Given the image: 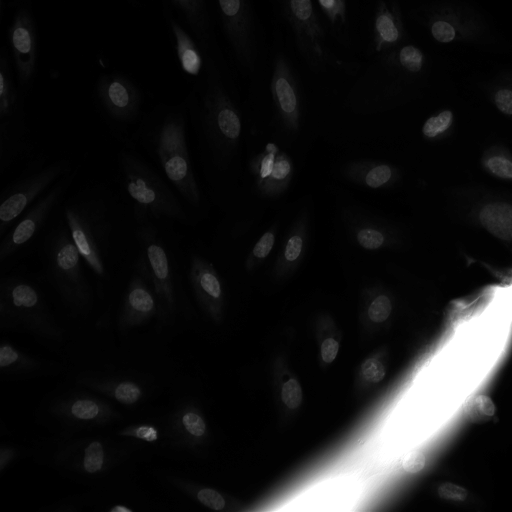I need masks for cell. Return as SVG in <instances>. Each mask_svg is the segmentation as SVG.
<instances>
[{
	"mask_svg": "<svg viewBox=\"0 0 512 512\" xmlns=\"http://www.w3.org/2000/svg\"><path fill=\"white\" fill-rule=\"evenodd\" d=\"M188 122L184 102L161 103L144 116L136 139L185 205L200 213L202 193L189 152Z\"/></svg>",
	"mask_w": 512,
	"mask_h": 512,
	"instance_id": "cell-1",
	"label": "cell"
},
{
	"mask_svg": "<svg viewBox=\"0 0 512 512\" xmlns=\"http://www.w3.org/2000/svg\"><path fill=\"white\" fill-rule=\"evenodd\" d=\"M183 102L200 144L204 165L208 171L222 172L240 138L242 123L213 60L207 63L204 77L194 84Z\"/></svg>",
	"mask_w": 512,
	"mask_h": 512,
	"instance_id": "cell-2",
	"label": "cell"
},
{
	"mask_svg": "<svg viewBox=\"0 0 512 512\" xmlns=\"http://www.w3.org/2000/svg\"><path fill=\"white\" fill-rule=\"evenodd\" d=\"M117 160L136 223L165 219L183 225L193 224L194 213L158 169L132 146L121 148Z\"/></svg>",
	"mask_w": 512,
	"mask_h": 512,
	"instance_id": "cell-3",
	"label": "cell"
},
{
	"mask_svg": "<svg viewBox=\"0 0 512 512\" xmlns=\"http://www.w3.org/2000/svg\"><path fill=\"white\" fill-rule=\"evenodd\" d=\"M65 224L85 264L101 279H107L106 256L111 224L103 196L86 194L64 206Z\"/></svg>",
	"mask_w": 512,
	"mask_h": 512,
	"instance_id": "cell-4",
	"label": "cell"
},
{
	"mask_svg": "<svg viewBox=\"0 0 512 512\" xmlns=\"http://www.w3.org/2000/svg\"><path fill=\"white\" fill-rule=\"evenodd\" d=\"M72 171L65 158L37 155L30 159L19 176L1 193L0 237L59 179Z\"/></svg>",
	"mask_w": 512,
	"mask_h": 512,
	"instance_id": "cell-5",
	"label": "cell"
},
{
	"mask_svg": "<svg viewBox=\"0 0 512 512\" xmlns=\"http://www.w3.org/2000/svg\"><path fill=\"white\" fill-rule=\"evenodd\" d=\"M420 20L430 37L440 44L490 45L493 30L478 10L457 0H436L423 6Z\"/></svg>",
	"mask_w": 512,
	"mask_h": 512,
	"instance_id": "cell-6",
	"label": "cell"
},
{
	"mask_svg": "<svg viewBox=\"0 0 512 512\" xmlns=\"http://www.w3.org/2000/svg\"><path fill=\"white\" fill-rule=\"evenodd\" d=\"M82 261L66 224L54 230L46 245V277L63 301L79 313L86 312L92 303Z\"/></svg>",
	"mask_w": 512,
	"mask_h": 512,
	"instance_id": "cell-7",
	"label": "cell"
},
{
	"mask_svg": "<svg viewBox=\"0 0 512 512\" xmlns=\"http://www.w3.org/2000/svg\"><path fill=\"white\" fill-rule=\"evenodd\" d=\"M10 56L0 55V173L28 153L30 128Z\"/></svg>",
	"mask_w": 512,
	"mask_h": 512,
	"instance_id": "cell-8",
	"label": "cell"
},
{
	"mask_svg": "<svg viewBox=\"0 0 512 512\" xmlns=\"http://www.w3.org/2000/svg\"><path fill=\"white\" fill-rule=\"evenodd\" d=\"M0 317L7 327H22L49 340H59L61 329L55 324L38 288L17 276L0 281Z\"/></svg>",
	"mask_w": 512,
	"mask_h": 512,
	"instance_id": "cell-9",
	"label": "cell"
},
{
	"mask_svg": "<svg viewBox=\"0 0 512 512\" xmlns=\"http://www.w3.org/2000/svg\"><path fill=\"white\" fill-rule=\"evenodd\" d=\"M278 5L299 53L311 70L325 72L329 68H349L347 62L339 59L328 46L325 29L312 0H278Z\"/></svg>",
	"mask_w": 512,
	"mask_h": 512,
	"instance_id": "cell-10",
	"label": "cell"
},
{
	"mask_svg": "<svg viewBox=\"0 0 512 512\" xmlns=\"http://www.w3.org/2000/svg\"><path fill=\"white\" fill-rule=\"evenodd\" d=\"M137 225L139 252L134 264L143 271L155 293L159 320L169 323L175 318L178 307L170 257L154 221L146 219Z\"/></svg>",
	"mask_w": 512,
	"mask_h": 512,
	"instance_id": "cell-11",
	"label": "cell"
},
{
	"mask_svg": "<svg viewBox=\"0 0 512 512\" xmlns=\"http://www.w3.org/2000/svg\"><path fill=\"white\" fill-rule=\"evenodd\" d=\"M14 11L8 29L10 58L23 95L35 80L38 63L37 26L31 0H13Z\"/></svg>",
	"mask_w": 512,
	"mask_h": 512,
	"instance_id": "cell-12",
	"label": "cell"
},
{
	"mask_svg": "<svg viewBox=\"0 0 512 512\" xmlns=\"http://www.w3.org/2000/svg\"><path fill=\"white\" fill-rule=\"evenodd\" d=\"M75 177L72 171L59 179L15 222L0 241V262L18 253L40 232L48 217L64 198Z\"/></svg>",
	"mask_w": 512,
	"mask_h": 512,
	"instance_id": "cell-13",
	"label": "cell"
},
{
	"mask_svg": "<svg viewBox=\"0 0 512 512\" xmlns=\"http://www.w3.org/2000/svg\"><path fill=\"white\" fill-rule=\"evenodd\" d=\"M216 1L225 37L238 65L254 72L257 48L250 0Z\"/></svg>",
	"mask_w": 512,
	"mask_h": 512,
	"instance_id": "cell-14",
	"label": "cell"
},
{
	"mask_svg": "<svg viewBox=\"0 0 512 512\" xmlns=\"http://www.w3.org/2000/svg\"><path fill=\"white\" fill-rule=\"evenodd\" d=\"M94 94L97 104L113 123L127 125L140 119L142 93L127 75L119 72L100 75L95 83Z\"/></svg>",
	"mask_w": 512,
	"mask_h": 512,
	"instance_id": "cell-15",
	"label": "cell"
},
{
	"mask_svg": "<svg viewBox=\"0 0 512 512\" xmlns=\"http://www.w3.org/2000/svg\"><path fill=\"white\" fill-rule=\"evenodd\" d=\"M133 270L119 314L118 323L121 330L138 327L159 316L158 302L147 277L135 264Z\"/></svg>",
	"mask_w": 512,
	"mask_h": 512,
	"instance_id": "cell-16",
	"label": "cell"
},
{
	"mask_svg": "<svg viewBox=\"0 0 512 512\" xmlns=\"http://www.w3.org/2000/svg\"><path fill=\"white\" fill-rule=\"evenodd\" d=\"M270 88L284 122L291 127L297 126L300 115L299 89L293 67L283 52H278L274 57Z\"/></svg>",
	"mask_w": 512,
	"mask_h": 512,
	"instance_id": "cell-17",
	"label": "cell"
},
{
	"mask_svg": "<svg viewBox=\"0 0 512 512\" xmlns=\"http://www.w3.org/2000/svg\"><path fill=\"white\" fill-rule=\"evenodd\" d=\"M407 35L399 3L396 0H378L375 7L371 52L377 56L406 43Z\"/></svg>",
	"mask_w": 512,
	"mask_h": 512,
	"instance_id": "cell-18",
	"label": "cell"
},
{
	"mask_svg": "<svg viewBox=\"0 0 512 512\" xmlns=\"http://www.w3.org/2000/svg\"><path fill=\"white\" fill-rule=\"evenodd\" d=\"M188 264V279L197 301L209 313H216L223 290L214 266L198 252L190 253Z\"/></svg>",
	"mask_w": 512,
	"mask_h": 512,
	"instance_id": "cell-19",
	"label": "cell"
},
{
	"mask_svg": "<svg viewBox=\"0 0 512 512\" xmlns=\"http://www.w3.org/2000/svg\"><path fill=\"white\" fill-rule=\"evenodd\" d=\"M161 11L172 36L181 69L190 76H199L204 64L200 44L168 6L162 4Z\"/></svg>",
	"mask_w": 512,
	"mask_h": 512,
	"instance_id": "cell-20",
	"label": "cell"
},
{
	"mask_svg": "<svg viewBox=\"0 0 512 512\" xmlns=\"http://www.w3.org/2000/svg\"><path fill=\"white\" fill-rule=\"evenodd\" d=\"M54 414L81 425H103L121 418L107 402L91 397L77 396L54 406Z\"/></svg>",
	"mask_w": 512,
	"mask_h": 512,
	"instance_id": "cell-21",
	"label": "cell"
},
{
	"mask_svg": "<svg viewBox=\"0 0 512 512\" xmlns=\"http://www.w3.org/2000/svg\"><path fill=\"white\" fill-rule=\"evenodd\" d=\"M193 34L203 51L212 41L211 20L207 0H161Z\"/></svg>",
	"mask_w": 512,
	"mask_h": 512,
	"instance_id": "cell-22",
	"label": "cell"
},
{
	"mask_svg": "<svg viewBox=\"0 0 512 512\" xmlns=\"http://www.w3.org/2000/svg\"><path fill=\"white\" fill-rule=\"evenodd\" d=\"M171 429L174 441L187 449L198 444L207 434L204 417L188 404L183 405L174 414Z\"/></svg>",
	"mask_w": 512,
	"mask_h": 512,
	"instance_id": "cell-23",
	"label": "cell"
},
{
	"mask_svg": "<svg viewBox=\"0 0 512 512\" xmlns=\"http://www.w3.org/2000/svg\"><path fill=\"white\" fill-rule=\"evenodd\" d=\"M481 225L493 236L504 241H512V205L492 202L482 207Z\"/></svg>",
	"mask_w": 512,
	"mask_h": 512,
	"instance_id": "cell-24",
	"label": "cell"
},
{
	"mask_svg": "<svg viewBox=\"0 0 512 512\" xmlns=\"http://www.w3.org/2000/svg\"><path fill=\"white\" fill-rule=\"evenodd\" d=\"M111 453L101 440H91L86 443L81 455L75 459V466L82 472L95 475L104 472L111 464Z\"/></svg>",
	"mask_w": 512,
	"mask_h": 512,
	"instance_id": "cell-25",
	"label": "cell"
},
{
	"mask_svg": "<svg viewBox=\"0 0 512 512\" xmlns=\"http://www.w3.org/2000/svg\"><path fill=\"white\" fill-rule=\"evenodd\" d=\"M334 37L341 43L348 42V14L346 0H318Z\"/></svg>",
	"mask_w": 512,
	"mask_h": 512,
	"instance_id": "cell-26",
	"label": "cell"
},
{
	"mask_svg": "<svg viewBox=\"0 0 512 512\" xmlns=\"http://www.w3.org/2000/svg\"><path fill=\"white\" fill-rule=\"evenodd\" d=\"M39 365L40 363L36 359L15 348L10 343H2L0 348V368L3 373L32 372Z\"/></svg>",
	"mask_w": 512,
	"mask_h": 512,
	"instance_id": "cell-27",
	"label": "cell"
},
{
	"mask_svg": "<svg viewBox=\"0 0 512 512\" xmlns=\"http://www.w3.org/2000/svg\"><path fill=\"white\" fill-rule=\"evenodd\" d=\"M99 389L117 402L127 406L137 404L143 398L145 392L140 383L132 380L100 384Z\"/></svg>",
	"mask_w": 512,
	"mask_h": 512,
	"instance_id": "cell-28",
	"label": "cell"
},
{
	"mask_svg": "<svg viewBox=\"0 0 512 512\" xmlns=\"http://www.w3.org/2000/svg\"><path fill=\"white\" fill-rule=\"evenodd\" d=\"M493 103L507 116H512V71H504L495 76L489 84Z\"/></svg>",
	"mask_w": 512,
	"mask_h": 512,
	"instance_id": "cell-29",
	"label": "cell"
},
{
	"mask_svg": "<svg viewBox=\"0 0 512 512\" xmlns=\"http://www.w3.org/2000/svg\"><path fill=\"white\" fill-rule=\"evenodd\" d=\"M306 235L305 225L298 222L286 240L278 264L293 266L299 262L306 246Z\"/></svg>",
	"mask_w": 512,
	"mask_h": 512,
	"instance_id": "cell-30",
	"label": "cell"
},
{
	"mask_svg": "<svg viewBox=\"0 0 512 512\" xmlns=\"http://www.w3.org/2000/svg\"><path fill=\"white\" fill-rule=\"evenodd\" d=\"M494 413V403L491 398L486 395L474 397L465 406V414L472 422L488 421L494 416Z\"/></svg>",
	"mask_w": 512,
	"mask_h": 512,
	"instance_id": "cell-31",
	"label": "cell"
},
{
	"mask_svg": "<svg viewBox=\"0 0 512 512\" xmlns=\"http://www.w3.org/2000/svg\"><path fill=\"white\" fill-rule=\"evenodd\" d=\"M356 241L365 250L375 251L387 244L386 234L373 226L361 227L355 234Z\"/></svg>",
	"mask_w": 512,
	"mask_h": 512,
	"instance_id": "cell-32",
	"label": "cell"
},
{
	"mask_svg": "<svg viewBox=\"0 0 512 512\" xmlns=\"http://www.w3.org/2000/svg\"><path fill=\"white\" fill-rule=\"evenodd\" d=\"M453 113L443 110L437 115L429 117L422 128L423 135L427 138H435L446 131L452 124Z\"/></svg>",
	"mask_w": 512,
	"mask_h": 512,
	"instance_id": "cell-33",
	"label": "cell"
},
{
	"mask_svg": "<svg viewBox=\"0 0 512 512\" xmlns=\"http://www.w3.org/2000/svg\"><path fill=\"white\" fill-rule=\"evenodd\" d=\"M393 169L387 164H378L370 168L365 176L363 182L370 188H380L387 185L393 178Z\"/></svg>",
	"mask_w": 512,
	"mask_h": 512,
	"instance_id": "cell-34",
	"label": "cell"
},
{
	"mask_svg": "<svg viewBox=\"0 0 512 512\" xmlns=\"http://www.w3.org/2000/svg\"><path fill=\"white\" fill-rule=\"evenodd\" d=\"M120 436L154 443L159 440V430L152 424L131 425L119 432Z\"/></svg>",
	"mask_w": 512,
	"mask_h": 512,
	"instance_id": "cell-35",
	"label": "cell"
},
{
	"mask_svg": "<svg viewBox=\"0 0 512 512\" xmlns=\"http://www.w3.org/2000/svg\"><path fill=\"white\" fill-rule=\"evenodd\" d=\"M486 169L500 179L512 180V160L501 155H494L485 161Z\"/></svg>",
	"mask_w": 512,
	"mask_h": 512,
	"instance_id": "cell-36",
	"label": "cell"
},
{
	"mask_svg": "<svg viewBox=\"0 0 512 512\" xmlns=\"http://www.w3.org/2000/svg\"><path fill=\"white\" fill-rule=\"evenodd\" d=\"M275 244V233L274 231L265 232L260 239L256 242L255 246L251 251V257L249 258V264H256L259 261L265 259L271 252Z\"/></svg>",
	"mask_w": 512,
	"mask_h": 512,
	"instance_id": "cell-37",
	"label": "cell"
},
{
	"mask_svg": "<svg viewBox=\"0 0 512 512\" xmlns=\"http://www.w3.org/2000/svg\"><path fill=\"white\" fill-rule=\"evenodd\" d=\"M392 310V304L388 296L379 295L370 304L368 308L369 318L376 323L386 320Z\"/></svg>",
	"mask_w": 512,
	"mask_h": 512,
	"instance_id": "cell-38",
	"label": "cell"
},
{
	"mask_svg": "<svg viewBox=\"0 0 512 512\" xmlns=\"http://www.w3.org/2000/svg\"><path fill=\"white\" fill-rule=\"evenodd\" d=\"M193 496L202 505L213 510H222L226 504L223 496L212 488H198L195 490Z\"/></svg>",
	"mask_w": 512,
	"mask_h": 512,
	"instance_id": "cell-39",
	"label": "cell"
},
{
	"mask_svg": "<svg viewBox=\"0 0 512 512\" xmlns=\"http://www.w3.org/2000/svg\"><path fill=\"white\" fill-rule=\"evenodd\" d=\"M281 397L288 408L298 407L302 401V389L298 381L295 379L286 381L282 386Z\"/></svg>",
	"mask_w": 512,
	"mask_h": 512,
	"instance_id": "cell-40",
	"label": "cell"
},
{
	"mask_svg": "<svg viewBox=\"0 0 512 512\" xmlns=\"http://www.w3.org/2000/svg\"><path fill=\"white\" fill-rule=\"evenodd\" d=\"M363 377L370 382H379L385 375L383 364L376 359H367L361 367Z\"/></svg>",
	"mask_w": 512,
	"mask_h": 512,
	"instance_id": "cell-41",
	"label": "cell"
},
{
	"mask_svg": "<svg viewBox=\"0 0 512 512\" xmlns=\"http://www.w3.org/2000/svg\"><path fill=\"white\" fill-rule=\"evenodd\" d=\"M426 458L421 451L414 450L408 453L403 460V468L407 473H418L425 466Z\"/></svg>",
	"mask_w": 512,
	"mask_h": 512,
	"instance_id": "cell-42",
	"label": "cell"
},
{
	"mask_svg": "<svg viewBox=\"0 0 512 512\" xmlns=\"http://www.w3.org/2000/svg\"><path fill=\"white\" fill-rule=\"evenodd\" d=\"M438 493L442 498L454 501H464L468 496L465 488L452 483H443Z\"/></svg>",
	"mask_w": 512,
	"mask_h": 512,
	"instance_id": "cell-43",
	"label": "cell"
},
{
	"mask_svg": "<svg viewBox=\"0 0 512 512\" xmlns=\"http://www.w3.org/2000/svg\"><path fill=\"white\" fill-rule=\"evenodd\" d=\"M291 173V164L285 157L275 159L272 171L269 175L271 181L281 182Z\"/></svg>",
	"mask_w": 512,
	"mask_h": 512,
	"instance_id": "cell-44",
	"label": "cell"
},
{
	"mask_svg": "<svg viewBox=\"0 0 512 512\" xmlns=\"http://www.w3.org/2000/svg\"><path fill=\"white\" fill-rule=\"evenodd\" d=\"M338 349L339 344L335 339L328 338L324 340L321 345V357L324 362L331 363L335 359Z\"/></svg>",
	"mask_w": 512,
	"mask_h": 512,
	"instance_id": "cell-45",
	"label": "cell"
},
{
	"mask_svg": "<svg viewBox=\"0 0 512 512\" xmlns=\"http://www.w3.org/2000/svg\"><path fill=\"white\" fill-rule=\"evenodd\" d=\"M17 456L15 448L2 445L0 448V471L3 472Z\"/></svg>",
	"mask_w": 512,
	"mask_h": 512,
	"instance_id": "cell-46",
	"label": "cell"
},
{
	"mask_svg": "<svg viewBox=\"0 0 512 512\" xmlns=\"http://www.w3.org/2000/svg\"><path fill=\"white\" fill-rule=\"evenodd\" d=\"M274 162H275V159H274L273 153H269L268 155H266L263 158L261 165H260V169H259L260 177L262 179L269 177V175L272 171Z\"/></svg>",
	"mask_w": 512,
	"mask_h": 512,
	"instance_id": "cell-47",
	"label": "cell"
},
{
	"mask_svg": "<svg viewBox=\"0 0 512 512\" xmlns=\"http://www.w3.org/2000/svg\"><path fill=\"white\" fill-rule=\"evenodd\" d=\"M110 512H132V509L121 504H117L115 506H113L112 508L109 509Z\"/></svg>",
	"mask_w": 512,
	"mask_h": 512,
	"instance_id": "cell-48",
	"label": "cell"
},
{
	"mask_svg": "<svg viewBox=\"0 0 512 512\" xmlns=\"http://www.w3.org/2000/svg\"><path fill=\"white\" fill-rule=\"evenodd\" d=\"M128 4L132 5L133 7H137L140 5L141 0H125Z\"/></svg>",
	"mask_w": 512,
	"mask_h": 512,
	"instance_id": "cell-49",
	"label": "cell"
}]
</instances>
